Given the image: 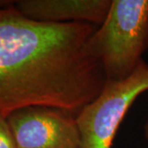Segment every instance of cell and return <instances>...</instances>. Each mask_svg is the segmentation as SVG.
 Segmentation results:
<instances>
[{"label":"cell","instance_id":"cell-1","mask_svg":"<svg viewBox=\"0 0 148 148\" xmlns=\"http://www.w3.org/2000/svg\"><path fill=\"white\" fill-rule=\"evenodd\" d=\"M89 45L103 67L106 82L129 77L148 48V0H112Z\"/></svg>","mask_w":148,"mask_h":148},{"label":"cell","instance_id":"cell-2","mask_svg":"<svg viewBox=\"0 0 148 148\" xmlns=\"http://www.w3.org/2000/svg\"><path fill=\"white\" fill-rule=\"evenodd\" d=\"M148 90V64L142 60L127 79L106 82L101 92L76 116L80 148H111L129 108Z\"/></svg>","mask_w":148,"mask_h":148},{"label":"cell","instance_id":"cell-3","mask_svg":"<svg viewBox=\"0 0 148 148\" xmlns=\"http://www.w3.org/2000/svg\"><path fill=\"white\" fill-rule=\"evenodd\" d=\"M7 121L17 148H80L76 117L63 110L27 106L12 112Z\"/></svg>","mask_w":148,"mask_h":148},{"label":"cell","instance_id":"cell-4","mask_svg":"<svg viewBox=\"0 0 148 148\" xmlns=\"http://www.w3.org/2000/svg\"><path fill=\"white\" fill-rule=\"evenodd\" d=\"M111 3L112 0H18L15 7L33 21L100 26L106 19Z\"/></svg>","mask_w":148,"mask_h":148},{"label":"cell","instance_id":"cell-5","mask_svg":"<svg viewBox=\"0 0 148 148\" xmlns=\"http://www.w3.org/2000/svg\"><path fill=\"white\" fill-rule=\"evenodd\" d=\"M0 148H17L14 137L7 121V118L0 115Z\"/></svg>","mask_w":148,"mask_h":148},{"label":"cell","instance_id":"cell-6","mask_svg":"<svg viewBox=\"0 0 148 148\" xmlns=\"http://www.w3.org/2000/svg\"><path fill=\"white\" fill-rule=\"evenodd\" d=\"M15 4V1L12 0H0V8H5Z\"/></svg>","mask_w":148,"mask_h":148},{"label":"cell","instance_id":"cell-7","mask_svg":"<svg viewBox=\"0 0 148 148\" xmlns=\"http://www.w3.org/2000/svg\"><path fill=\"white\" fill-rule=\"evenodd\" d=\"M144 135H145V138H146V140L148 144V117L147 119V121L145 123V126H144Z\"/></svg>","mask_w":148,"mask_h":148}]
</instances>
